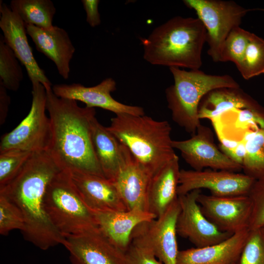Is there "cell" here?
<instances>
[{"instance_id":"6da1fadb","label":"cell","mask_w":264,"mask_h":264,"mask_svg":"<svg viewBox=\"0 0 264 264\" xmlns=\"http://www.w3.org/2000/svg\"><path fill=\"white\" fill-rule=\"evenodd\" d=\"M45 89L46 108L51 126V140L48 150L51 156L62 170L105 177L92 140L95 109L80 107L75 100L58 97L51 87Z\"/></svg>"},{"instance_id":"7a4b0ae2","label":"cell","mask_w":264,"mask_h":264,"mask_svg":"<svg viewBox=\"0 0 264 264\" xmlns=\"http://www.w3.org/2000/svg\"><path fill=\"white\" fill-rule=\"evenodd\" d=\"M62 170L48 151L33 153L20 172L0 188L22 213L24 238L42 250L64 243L63 237L53 227L44 208L47 186Z\"/></svg>"},{"instance_id":"3957f363","label":"cell","mask_w":264,"mask_h":264,"mask_svg":"<svg viewBox=\"0 0 264 264\" xmlns=\"http://www.w3.org/2000/svg\"><path fill=\"white\" fill-rule=\"evenodd\" d=\"M206 31L198 18L174 17L141 39L143 58L154 65L199 69Z\"/></svg>"},{"instance_id":"277c9868","label":"cell","mask_w":264,"mask_h":264,"mask_svg":"<svg viewBox=\"0 0 264 264\" xmlns=\"http://www.w3.org/2000/svg\"><path fill=\"white\" fill-rule=\"evenodd\" d=\"M107 128L127 147L151 177L176 156L167 121L123 113L112 118Z\"/></svg>"},{"instance_id":"5b68a950","label":"cell","mask_w":264,"mask_h":264,"mask_svg":"<svg viewBox=\"0 0 264 264\" xmlns=\"http://www.w3.org/2000/svg\"><path fill=\"white\" fill-rule=\"evenodd\" d=\"M170 70L174 83L165 90L168 107L173 120L192 135L201 125L198 110L202 98L214 89L240 88L228 75H211L199 69L186 71L175 67Z\"/></svg>"},{"instance_id":"8992f818","label":"cell","mask_w":264,"mask_h":264,"mask_svg":"<svg viewBox=\"0 0 264 264\" xmlns=\"http://www.w3.org/2000/svg\"><path fill=\"white\" fill-rule=\"evenodd\" d=\"M44 208L52 225L64 238L98 228L93 212L81 198L66 170L57 174L47 186Z\"/></svg>"},{"instance_id":"52a82bcc","label":"cell","mask_w":264,"mask_h":264,"mask_svg":"<svg viewBox=\"0 0 264 264\" xmlns=\"http://www.w3.org/2000/svg\"><path fill=\"white\" fill-rule=\"evenodd\" d=\"M32 95L31 107L27 115L14 129L1 136L0 152L11 150L32 153L48 151L51 126L46 113L45 87L42 84L32 86Z\"/></svg>"},{"instance_id":"ba28073f","label":"cell","mask_w":264,"mask_h":264,"mask_svg":"<svg viewBox=\"0 0 264 264\" xmlns=\"http://www.w3.org/2000/svg\"><path fill=\"white\" fill-rule=\"evenodd\" d=\"M184 3L193 9L206 31L208 55L213 61L220 62L222 45L235 28L251 9H245L232 1L220 0H184Z\"/></svg>"},{"instance_id":"9c48e42d","label":"cell","mask_w":264,"mask_h":264,"mask_svg":"<svg viewBox=\"0 0 264 264\" xmlns=\"http://www.w3.org/2000/svg\"><path fill=\"white\" fill-rule=\"evenodd\" d=\"M180 211L177 198L160 216L137 225L131 242L152 252L163 264H176L179 251L176 224Z\"/></svg>"},{"instance_id":"30bf717a","label":"cell","mask_w":264,"mask_h":264,"mask_svg":"<svg viewBox=\"0 0 264 264\" xmlns=\"http://www.w3.org/2000/svg\"><path fill=\"white\" fill-rule=\"evenodd\" d=\"M255 180L244 174L225 170L181 169L177 195L206 189L210 192V195L217 197L248 195Z\"/></svg>"},{"instance_id":"8fae6325","label":"cell","mask_w":264,"mask_h":264,"mask_svg":"<svg viewBox=\"0 0 264 264\" xmlns=\"http://www.w3.org/2000/svg\"><path fill=\"white\" fill-rule=\"evenodd\" d=\"M201 190L178 196L180 211L178 216L177 234L188 239L196 247L220 242L232 234L221 231L203 214L197 199Z\"/></svg>"},{"instance_id":"7c38bea8","label":"cell","mask_w":264,"mask_h":264,"mask_svg":"<svg viewBox=\"0 0 264 264\" xmlns=\"http://www.w3.org/2000/svg\"><path fill=\"white\" fill-rule=\"evenodd\" d=\"M197 201L205 216L221 231L233 234L249 229L252 203L248 195L217 197L201 193Z\"/></svg>"},{"instance_id":"4fadbf2b","label":"cell","mask_w":264,"mask_h":264,"mask_svg":"<svg viewBox=\"0 0 264 264\" xmlns=\"http://www.w3.org/2000/svg\"><path fill=\"white\" fill-rule=\"evenodd\" d=\"M213 139L211 130L201 124L191 138L173 140L172 146L180 151L183 159L194 170L206 168L234 172L242 170V166L219 149Z\"/></svg>"},{"instance_id":"5bb4252c","label":"cell","mask_w":264,"mask_h":264,"mask_svg":"<svg viewBox=\"0 0 264 264\" xmlns=\"http://www.w3.org/2000/svg\"><path fill=\"white\" fill-rule=\"evenodd\" d=\"M0 13V27L3 32L4 42L24 66L32 86L42 84L45 89L51 88V82L33 55L28 42L23 21L9 6L1 0Z\"/></svg>"},{"instance_id":"9a60e30c","label":"cell","mask_w":264,"mask_h":264,"mask_svg":"<svg viewBox=\"0 0 264 264\" xmlns=\"http://www.w3.org/2000/svg\"><path fill=\"white\" fill-rule=\"evenodd\" d=\"M72 264H127L125 253L99 228L65 238Z\"/></svg>"},{"instance_id":"2e32d148","label":"cell","mask_w":264,"mask_h":264,"mask_svg":"<svg viewBox=\"0 0 264 264\" xmlns=\"http://www.w3.org/2000/svg\"><path fill=\"white\" fill-rule=\"evenodd\" d=\"M116 89V82L112 78H107L99 84L90 87L72 83L56 84L52 88L53 92L58 97L81 101L87 107L100 108L115 114L145 115L143 108L126 105L113 98L110 93Z\"/></svg>"},{"instance_id":"e0dca14e","label":"cell","mask_w":264,"mask_h":264,"mask_svg":"<svg viewBox=\"0 0 264 264\" xmlns=\"http://www.w3.org/2000/svg\"><path fill=\"white\" fill-rule=\"evenodd\" d=\"M66 171L81 198L92 211L128 210L112 181L86 173Z\"/></svg>"},{"instance_id":"ac0fdd59","label":"cell","mask_w":264,"mask_h":264,"mask_svg":"<svg viewBox=\"0 0 264 264\" xmlns=\"http://www.w3.org/2000/svg\"><path fill=\"white\" fill-rule=\"evenodd\" d=\"M25 25L26 33L35 44L36 49L53 62L59 74L67 79L70 62L75 48L67 32L57 26L44 29L32 24Z\"/></svg>"},{"instance_id":"d6986e66","label":"cell","mask_w":264,"mask_h":264,"mask_svg":"<svg viewBox=\"0 0 264 264\" xmlns=\"http://www.w3.org/2000/svg\"><path fill=\"white\" fill-rule=\"evenodd\" d=\"M151 178L126 147L124 163L113 182L128 210L148 211Z\"/></svg>"},{"instance_id":"ffe728a7","label":"cell","mask_w":264,"mask_h":264,"mask_svg":"<svg viewBox=\"0 0 264 264\" xmlns=\"http://www.w3.org/2000/svg\"><path fill=\"white\" fill-rule=\"evenodd\" d=\"M249 229L211 245L179 250L176 264H238Z\"/></svg>"},{"instance_id":"44dd1931","label":"cell","mask_w":264,"mask_h":264,"mask_svg":"<svg viewBox=\"0 0 264 264\" xmlns=\"http://www.w3.org/2000/svg\"><path fill=\"white\" fill-rule=\"evenodd\" d=\"M101 232L124 253L131 242L132 233L139 224L155 219L150 212L140 209L123 211H92Z\"/></svg>"},{"instance_id":"7402d4cb","label":"cell","mask_w":264,"mask_h":264,"mask_svg":"<svg viewBox=\"0 0 264 264\" xmlns=\"http://www.w3.org/2000/svg\"><path fill=\"white\" fill-rule=\"evenodd\" d=\"M180 171L176 155L151 178L148 192V211L156 218L177 198Z\"/></svg>"},{"instance_id":"603a6c76","label":"cell","mask_w":264,"mask_h":264,"mask_svg":"<svg viewBox=\"0 0 264 264\" xmlns=\"http://www.w3.org/2000/svg\"><path fill=\"white\" fill-rule=\"evenodd\" d=\"M91 135L94 152L103 174L113 182L124 163L126 147L96 117L92 122Z\"/></svg>"},{"instance_id":"cb8c5ba5","label":"cell","mask_w":264,"mask_h":264,"mask_svg":"<svg viewBox=\"0 0 264 264\" xmlns=\"http://www.w3.org/2000/svg\"><path fill=\"white\" fill-rule=\"evenodd\" d=\"M262 107L240 88H220L206 94L198 107L199 119L214 120L226 111L234 109H260Z\"/></svg>"},{"instance_id":"d4e9b609","label":"cell","mask_w":264,"mask_h":264,"mask_svg":"<svg viewBox=\"0 0 264 264\" xmlns=\"http://www.w3.org/2000/svg\"><path fill=\"white\" fill-rule=\"evenodd\" d=\"M9 6L25 24L44 29L54 26L52 22L56 10L50 0H12Z\"/></svg>"},{"instance_id":"484cf974","label":"cell","mask_w":264,"mask_h":264,"mask_svg":"<svg viewBox=\"0 0 264 264\" xmlns=\"http://www.w3.org/2000/svg\"><path fill=\"white\" fill-rule=\"evenodd\" d=\"M242 139L246 149L242 165L243 174L255 180L264 177V129L255 128L247 131Z\"/></svg>"},{"instance_id":"4316f807","label":"cell","mask_w":264,"mask_h":264,"mask_svg":"<svg viewBox=\"0 0 264 264\" xmlns=\"http://www.w3.org/2000/svg\"><path fill=\"white\" fill-rule=\"evenodd\" d=\"M23 77L19 61L12 49L0 38V83L8 90L17 91Z\"/></svg>"},{"instance_id":"83f0119b","label":"cell","mask_w":264,"mask_h":264,"mask_svg":"<svg viewBox=\"0 0 264 264\" xmlns=\"http://www.w3.org/2000/svg\"><path fill=\"white\" fill-rule=\"evenodd\" d=\"M236 66L245 80L264 74V40L252 33L243 57Z\"/></svg>"},{"instance_id":"f1b7e54d","label":"cell","mask_w":264,"mask_h":264,"mask_svg":"<svg viewBox=\"0 0 264 264\" xmlns=\"http://www.w3.org/2000/svg\"><path fill=\"white\" fill-rule=\"evenodd\" d=\"M252 34L240 26L234 28L222 45L220 62L230 61L237 66L243 57Z\"/></svg>"},{"instance_id":"f546056e","label":"cell","mask_w":264,"mask_h":264,"mask_svg":"<svg viewBox=\"0 0 264 264\" xmlns=\"http://www.w3.org/2000/svg\"><path fill=\"white\" fill-rule=\"evenodd\" d=\"M32 154L18 150L0 152V188L15 177Z\"/></svg>"},{"instance_id":"4dcf8cb0","label":"cell","mask_w":264,"mask_h":264,"mask_svg":"<svg viewBox=\"0 0 264 264\" xmlns=\"http://www.w3.org/2000/svg\"><path fill=\"white\" fill-rule=\"evenodd\" d=\"M238 264H264V231H249Z\"/></svg>"},{"instance_id":"1f68e13d","label":"cell","mask_w":264,"mask_h":264,"mask_svg":"<svg viewBox=\"0 0 264 264\" xmlns=\"http://www.w3.org/2000/svg\"><path fill=\"white\" fill-rule=\"evenodd\" d=\"M24 228V220L20 210L5 196L0 194V234L6 235L15 229L22 232Z\"/></svg>"},{"instance_id":"d6a6232c","label":"cell","mask_w":264,"mask_h":264,"mask_svg":"<svg viewBox=\"0 0 264 264\" xmlns=\"http://www.w3.org/2000/svg\"><path fill=\"white\" fill-rule=\"evenodd\" d=\"M252 203L249 230L264 226V177L256 180L248 194Z\"/></svg>"},{"instance_id":"836d02e7","label":"cell","mask_w":264,"mask_h":264,"mask_svg":"<svg viewBox=\"0 0 264 264\" xmlns=\"http://www.w3.org/2000/svg\"><path fill=\"white\" fill-rule=\"evenodd\" d=\"M125 256L127 264H163L152 252L132 242Z\"/></svg>"},{"instance_id":"e575fe53","label":"cell","mask_w":264,"mask_h":264,"mask_svg":"<svg viewBox=\"0 0 264 264\" xmlns=\"http://www.w3.org/2000/svg\"><path fill=\"white\" fill-rule=\"evenodd\" d=\"M82 2L86 12V20L89 25L94 27L101 23L100 15L98 7L99 0H82Z\"/></svg>"},{"instance_id":"d590c367","label":"cell","mask_w":264,"mask_h":264,"mask_svg":"<svg viewBox=\"0 0 264 264\" xmlns=\"http://www.w3.org/2000/svg\"><path fill=\"white\" fill-rule=\"evenodd\" d=\"M220 150L230 159L242 167L246 154L245 143L241 139L238 145L232 149L220 148Z\"/></svg>"},{"instance_id":"8d00e7d4","label":"cell","mask_w":264,"mask_h":264,"mask_svg":"<svg viewBox=\"0 0 264 264\" xmlns=\"http://www.w3.org/2000/svg\"><path fill=\"white\" fill-rule=\"evenodd\" d=\"M7 89L0 83V123L2 124L7 115L10 97L8 95Z\"/></svg>"},{"instance_id":"74e56055","label":"cell","mask_w":264,"mask_h":264,"mask_svg":"<svg viewBox=\"0 0 264 264\" xmlns=\"http://www.w3.org/2000/svg\"><path fill=\"white\" fill-rule=\"evenodd\" d=\"M264 231V226L262 228Z\"/></svg>"}]
</instances>
